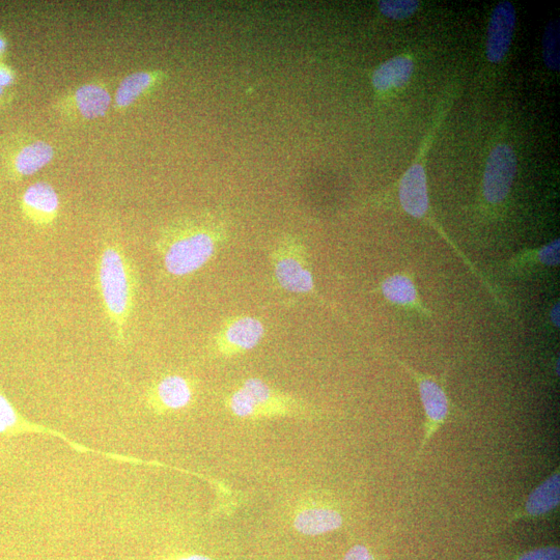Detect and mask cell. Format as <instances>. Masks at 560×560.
<instances>
[{
  "mask_svg": "<svg viewBox=\"0 0 560 560\" xmlns=\"http://www.w3.org/2000/svg\"><path fill=\"white\" fill-rule=\"evenodd\" d=\"M227 237L226 227L215 217H185L162 230L156 251L166 273L186 277L205 267Z\"/></svg>",
  "mask_w": 560,
  "mask_h": 560,
  "instance_id": "6da1fadb",
  "label": "cell"
},
{
  "mask_svg": "<svg viewBox=\"0 0 560 560\" xmlns=\"http://www.w3.org/2000/svg\"><path fill=\"white\" fill-rule=\"evenodd\" d=\"M96 287L114 340L126 346L139 279L136 266L118 243H106L96 264Z\"/></svg>",
  "mask_w": 560,
  "mask_h": 560,
  "instance_id": "7a4b0ae2",
  "label": "cell"
},
{
  "mask_svg": "<svg viewBox=\"0 0 560 560\" xmlns=\"http://www.w3.org/2000/svg\"><path fill=\"white\" fill-rule=\"evenodd\" d=\"M226 404L235 416L246 419L306 417L313 413V409L302 400L258 378L245 380L227 398Z\"/></svg>",
  "mask_w": 560,
  "mask_h": 560,
  "instance_id": "3957f363",
  "label": "cell"
},
{
  "mask_svg": "<svg viewBox=\"0 0 560 560\" xmlns=\"http://www.w3.org/2000/svg\"><path fill=\"white\" fill-rule=\"evenodd\" d=\"M397 362L416 383L419 399L425 411L424 436L414 457V463H417L439 430L458 419L460 413L448 396L443 379L418 372L401 360L397 359Z\"/></svg>",
  "mask_w": 560,
  "mask_h": 560,
  "instance_id": "277c9868",
  "label": "cell"
},
{
  "mask_svg": "<svg viewBox=\"0 0 560 560\" xmlns=\"http://www.w3.org/2000/svg\"><path fill=\"white\" fill-rule=\"evenodd\" d=\"M273 274L280 288L294 294H313L315 278L303 241L292 235L280 239L272 250Z\"/></svg>",
  "mask_w": 560,
  "mask_h": 560,
  "instance_id": "5b68a950",
  "label": "cell"
},
{
  "mask_svg": "<svg viewBox=\"0 0 560 560\" xmlns=\"http://www.w3.org/2000/svg\"><path fill=\"white\" fill-rule=\"evenodd\" d=\"M266 327L255 317L237 316L224 323L213 342L216 353L232 357L255 349L264 339Z\"/></svg>",
  "mask_w": 560,
  "mask_h": 560,
  "instance_id": "8992f818",
  "label": "cell"
},
{
  "mask_svg": "<svg viewBox=\"0 0 560 560\" xmlns=\"http://www.w3.org/2000/svg\"><path fill=\"white\" fill-rule=\"evenodd\" d=\"M517 174V157L507 145L497 146L490 154L484 175L483 192L489 204L508 198Z\"/></svg>",
  "mask_w": 560,
  "mask_h": 560,
  "instance_id": "52a82bcc",
  "label": "cell"
},
{
  "mask_svg": "<svg viewBox=\"0 0 560 560\" xmlns=\"http://www.w3.org/2000/svg\"><path fill=\"white\" fill-rule=\"evenodd\" d=\"M344 524L343 513L330 502L306 498L297 507L293 526L303 536H322L340 529Z\"/></svg>",
  "mask_w": 560,
  "mask_h": 560,
  "instance_id": "ba28073f",
  "label": "cell"
},
{
  "mask_svg": "<svg viewBox=\"0 0 560 560\" xmlns=\"http://www.w3.org/2000/svg\"><path fill=\"white\" fill-rule=\"evenodd\" d=\"M60 206L58 192L45 182H38L27 187L22 195V212L37 228L51 227L58 220Z\"/></svg>",
  "mask_w": 560,
  "mask_h": 560,
  "instance_id": "9c48e42d",
  "label": "cell"
},
{
  "mask_svg": "<svg viewBox=\"0 0 560 560\" xmlns=\"http://www.w3.org/2000/svg\"><path fill=\"white\" fill-rule=\"evenodd\" d=\"M194 397L193 383L179 375H168L150 387L148 405L157 413L178 411L189 406Z\"/></svg>",
  "mask_w": 560,
  "mask_h": 560,
  "instance_id": "30bf717a",
  "label": "cell"
},
{
  "mask_svg": "<svg viewBox=\"0 0 560 560\" xmlns=\"http://www.w3.org/2000/svg\"><path fill=\"white\" fill-rule=\"evenodd\" d=\"M560 472L557 467L548 478L528 495L523 506L513 512L509 523L545 518L559 508Z\"/></svg>",
  "mask_w": 560,
  "mask_h": 560,
  "instance_id": "8fae6325",
  "label": "cell"
},
{
  "mask_svg": "<svg viewBox=\"0 0 560 560\" xmlns=\"http://www.w3.org/2000/svg\"><path fill=\"white\" fill-rule=\"evenodd\" d=\"M516 26V10L510 2L500 3L494 10L489 24L487 58L490 63H500L512 44Z\"/></svg>",
  "mask_w": 560,
  "mask_h": 560,
  "instance_id": "7c38bea8",
  "label": "cell"
},
{
  "mask_svg": "<svg viewBox=\"0 0 560 560\" xmlns=\"http://www.w3.org/2000/svg\"><path fill=\"white\" fill-rule=\"evenodd\" d=\"M54 157V149L43 140H25L7 158V167L13 178L23 179L42 170Z\"/></svg>",
  "mask_w": 560,
  "mask_h": 560,
  "instance_id": "4fadbf2b",
  "label": "cell"
},
{
  "mask_svg": "<svg viewBox=\"0 0 560 560\" xmlns=\"http://www.w3.org/2000/svg\"><path fill=\"white\" fill-rule=\"evenodd\" d=\"M400 202L409 215L422 218L429 211V195L424 167L415 164L404 175L399 190Z\"/></svg>",
  "mask_w": 560,
  "mask_h": 560,
  "instance_id": "5bb4252c",
  "label": "cell"
},
{
  "mask_svg": "<svg viewBox=\"0 0 560 560\" xmlns=\"http://www.w3.org/2000/svg\"><path fill=\"white\" fill-rule=\"evenodd\" d=\"M383 297L391 304L431 317V312L420 300L414 280L407 273H395L386 277L381 286Z\"/></svg>",
  "mask_w": 560,
  "mask_h": 560,
  "instance_id": "9a60e30c",
  "label": "cell"
},
{
  "mask_svg": "<svg viewBox=\"0 0 560 560\" xmlns=\"http://www.w3.org/2000/svg\"><path fill=\"white\" fill-rule=\"evenodd\" d=\"M71 98L76 114L88 121L104 117L111 104L109 92L97 83L84 84Z\"/></svg>",
  "mask_w": 560,
  "mask_h": 560,
  "instance_id": "2e32d148",
  "label": "cell"
},
{
  "mask_svg": "<svg viewBox=\"0 0 560 560\" xmlns=\"http://www.w3.org/2000/svg\"><path fill=\"white\" fill-rule=\"evenodd\" d=\"M413 68L412 61L405 56L391 59L374 73V87L380 92L402 88L409 81Z\"/></svg>",
  "mask_w": 560,
  "mask_h": 560,
  "instance_id": "e0dca14e",
  "label": "cell"
},
{
  "mask_svg": "<svg viewBox=\"0 0 560 560\" xmlns=\"http://www.w3.org/2000/svg\"><path fill=\"white\" fill-rule=\"evenodd\" d=\"M157 79L156 73L148 71L135 72L125 77L116 93L117 108L122 110L132 106L155 86Z\"/></svg>",
  "mask_w": 560,
  "mask_h": 560,
  "instance_id": "ac0fdd59",
  "label": "cell"
},
{
  "mask_svg": "<svg viewBox=\"0 0 560 560\" xmlns=\"http://www.w3.org/2000/svg\"><path fill=\"white\" fill-rule=\"evenodd\" d=\"M559 262L560 240L555 239L539 249L519 254L510 262V267L513 270H520L523 267H529L531 265L556 267L559 265Z\"/></svg>",
  "mask_w": 560,
  "mask_h": 560,
  "instance_id": "d6986e66",
  "label": "cell"
},
{
  "mask_svg": "<svg viewBox=\"0 0 560 560\" xmlns=\"http://www.w3.org/2000/svg\"><path fill=\"white\" fill-rule=\"evenodd\" d=\"M560 25L559 21H551L543 37V58L546 66L552 71L560 70Z\"/></svg>",
  "mask_w": 560,
  "mask_h": 560,
  "instance_id": "ffe728a7",
  "label": "cell"
},
{
  "mask_svg": "<svg viewBox=\"0 0 560 560\" xmlns=\"http://www.w3.org/2000/svg\"><path fill=\"white\" fill-rule=\"evenodd\" d=\"M415 0H383L379 3L381 13L394 20H402L412 16L418 9Z\"/></svg>",
  "mask_w": 560,
  "mask_h": 560,
  "instance_id": "44dd1931",
  "label": "cell"
},
{
  "mask_svg": "<svg viewBox=\"0 0 560 560\" xmlns=\"http://www.w3.org/2000/svg\"><path fill=\"white\" fill-rule=\"evenodd\" d=\"M511 560H560L558 546H545L525 551Z\"/></svg>",
  "mask_w": 560,
  "mask_h": 560,
  "instance_id": "7402d4cb",
  "label": "cell"
},
{
  "mask_svg": "<svg viewBox=\"0 0 560 560\" xmlns=\"http://www.w3.org/2000/svg\"><path fill=\"white\" fill-rule=\"evenodd\" d=\"M18 423V415L12 404L0 395V433L14 428Z\"/></svg>",
  "mask_w": 560,
  "mask_h": 560,
  "instance_id": "603a6c76",
  "label": "cell"
},
{
  "mask_svg": "<svg viewBox=\"0 0 560 560\" xmlns=\"http://www.w3.org/2000/svg\"><path fill=\"white\" fill-rule=\"evenodd\" d=\"M344 560H375V557L367 546L355 545L346 553Z\"/></svg>",
  "mask_w": 560,
  "mask_h": 560,
  "instance_id": "cb8c5ba5",
  "label": "cell"
},
{
  "mask_svg": "<svg viewBox=\"0 0 560 560\" xmlns=\"http://www.w3.org/2000/svg\"><path fill=\"white\" fill-rule=\"evenodd\" d=\"M14 81L13 70L4 64H0V89L9 90L12 88Z\"/></svg>",
  "mask_w": 560,
  "mask_h": 560,
  "instance_id": "d4e9b609",
  "label": "cell"
},
{
  "mask_svg": "<svg viewBox=\"0 0 560 560\" xmlns=\"http://www.w3.org/2000/svg\"><path fill=\"white\" fill-rule=\"evenodd\" d=\"M158 560H213L207 555L196 553H178L164 556Z\"/></svg>",
  "mask_w": 560,
  "mask_h": 560,
  "instance_id": "484cf974",
  "label": "cell"
},
{
  "mask_svg": "<svg viewBox=\"0 0 560 560\" xmlns=\"http://www.w3.org/2000/svg\"><path fill=\"white\" fill-rule=\"evenodd\" d=\"M560 305L559 302L554 303L550 310V321L554 328H559V316H560Z\"/></svg>",
  "mask_w": 560,
  "mask_h": 560,
  "instance_id": "4316f807",
  "label": "cell"
},
{
  "mask_svg": "<svg viewBox=\"0 0 560 560\" xmlns=\"http://www.w3.org/2000/svg\"><path fill=\"white\" fill-rule=\"evenodd\" d=\"M7 51V40L4 36L0 35V58L6 53Z\"/></svg>",
  "mask_w": 560,
  "mask_h": 560,
  "instance_id": "83f0119b",
  "label": "cell"
},
{
  "mask_svg": "<svg viewBox=\"0 0 560 560\" xmlns=\"http://www.w3.org/2000/svg\"><path fill=\"white\" fill-rule=\"evenodd\" d=\"M9 90L0 89V103H3L6 99V96L9 94Z\"/></svg>",
  "mask_w": 560,
  "mask_h": 560,
  "instance_id": "f1b7e54d",
  "label": "cell"
}]
</instances>
